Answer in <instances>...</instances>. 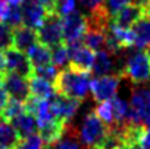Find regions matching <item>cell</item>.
Here are the masks:
<instances>
[{
  "instance_id": "obj_1",
  "label": "cell",
  "mask_w": 150,
  "mask_h": 149,
  "mask_svg": "<svg viewBox=\"0 0 150 149\" xmlns=\"http://www.w3.org/2000/svg\"><path fill=\"white\" fill-rule=\"evenodd\" d=\"M91 81L92 79L90 77V73L75 70L67 66L58 71V75L53 82V86L57 94L83 100L90 91Z\"/></svg>"
},
{
  "instance_id": "obj_2",
  "label": "cell",
  "mask_w": 150,
  "mask_h": 149,
  "mask_svg": "<svg viewBox=\"0 0 150 149\" xmlns=\"http://www.w3.org/2000/svg\"><path fill=\"white\" fill-rule=\"evenodd\" d=\"M109 132V127L95 114V111L90 112L84 118L80 128V141L86 147L99 148L103 140Z\"/></svg>"
},
{
  "instance_id": "obj_3",
  "label": "cell",
  "mask_w": 150,
  "mask_h": 149,
  "mask_svg": "<svg viewBox=\"0 0 150 149\" xmlns=\"http://www.w3.org/2000/svg\"><path fill=\"white\" fill-rule=\"evenodd\" d=\"M37 40L40 44L53 49L57 45L63 44L62 17L59 13H47L42 25L37 29Z\"/></svg>"
},
{
  "instance_id": "obj_4",
  "label": "cell",
  "mask_w": 150,
  "mask_h": 149,
  "mask_svg": "<svg viewBox=\"0 0 150 149\" xmlns=\"http://www.w3.org/2000/svg\"><path fill=\"white\" fill-rule=\"evenodd\" d=\"M128 123L150 127V90L145 87L136 89L132 94Z\"/></svg>"
},
{
  "instance_id": "obj_5",
  "label": "cell",
  "mask_w": 150,
  "mask_h": 149,
  "mask_svg": "<svg viewBox=\"0 0 150 149\" xmlns=\"http://www.w3.org/2000/svg\"><path fill=\"white\" fill-rule=\"evenodd\" d=\"M124 75L134 84L145 83L150 79V54L148 50H138L128 58Z\"/></svg>"
},
{
  "instance_id": "obj_6",
  "label": "cell",
  "mask_w": 150,
  "mask_h": 149,
  "mask_svg": "<svg viewBox=\"0 0 150 149\" xmlns=\"http://www.w3.org/2000/svg\"><path fill=\"white\" fill-rule=\"evenodd\" d=\"M88 28L87 16H84L80 11L75 9L69 15L62 17V32L63 42L66 45H71L75 42H82L86 31Z\"/></svg>"
},
{
  "instance_id": "obj_7",
  "label": "cell",
  "mask_w": 150,
  "mask_h": 149,
  "mask_svg": "<svg viewBox=\"0 0 150 149\" xmlns=\"http://www.w3.org/2000/svg\"><path fill=\"white\" fill-rule=\"evenodd\" d=\"M120 81H121V74H107V75L92 79L90 90L92 92L93 99L100 103L115 98L117 94Z\"/></svg>"
},
{
  "instance_id": "obj_8",
  "label": "cell",
  "mask_w": 150,
  "mask_h": 149,
  "mask_svg": "<svg viewBox=\"0 0 150 149\" xmlns=\"http://www.w3.org/2000/svg\"><path fill=\"white\" fill-rule=\"evenodd\" d=\"M4 58L7 71L16 73L24 77L25 79H30L34 75V67L26 53L20 52L13 46H9L4 49Z\"/></svg>"
},
{
  "instance_id": "obj_9",
  "label": "cell",
  "mask_w": 150,
  "mask_h": 149,
  "mask_svg": "<svg viewBox=\"0 0 150 149\" xmlns=\"http://www.w3.org/2000/svg\"><path fill=\"white\" fill-rule=\"evenodd\" d=\"M146 16V7L141 1L133 3L130 1L121 9L115 12L111 16V21L109 23L115 24L119 26H124V28H132L138 20Z\"/></svg>"
},
{
  "instance_id": "obj_10",
  "label": "cell",
  "mask_w": 150,
  "mask_h": 149,
  "mask_svg": "<svg viewBox=\"0 0 150 149\" xmlns=\"http://www.w3.org/2000/svg\"><path fill=\"white\" fill-rule=\"evenodd\" d=\"M3 81L5 90L8 92V96L12 99L20 100L25 103L30 98V90H29V81L24 77L18 75L12 71H7L4 75L0 77Z\"/></svg>"
},
{
  "instance_id": "obj_11",
  "label": "cell",
  "mask_w": 150,
  "mask_h": 149,
  "mask_svg": "<svg viewBox=\"0 0 150 149\" xmlns=\"http://www.w3.org/2000/svg\"><path fill=\"white\" fill-rule=\"evenodd\" d=\"M70 50V63L67 66L79 71L90 73L95 60V53L92 49L83 45V42H75L67 45Z\"/></svg>"
},
{
  "instance_id": "obj_12",
  "label": "cell",
  "mask_w": 150,
  "mask_h": 149,
  "mask_svg": "<svg viewBox=\"0 0 150 149\" xmlns=\"http://www.w3.org/2000/svg\"><path fill=\"white\" fill-rule=\"evenodd\" d=\"M50 102H52L55 116L59 120L65 121V123H67L69 120H71L74 118L78 108L82 104L80 99L65 96V95H61V94H55L53 98H50Z\"/></svg>"
},
{
  "instance_id": "obj_13",
  "label": "cell",
  "mask_w": 150,
  "mask_h": 149,
  "mask_svg": "<svg viewBox=\"0 0 150 149\" xmlns=\"http://www.w3.org/2000/svg\"><path fill=\"white\" fill-rule=\"evenodd\" d=\"M21 11H23V25L34 31H37L42 25L47 15L46 9L36 0H24L21 3Z\"/></svg>"
},
{
  "instance_id": "obj_14",
  "label": "cell",
  "mask_w": 150,
  "mask_h": 149,
  "mask_svg": "<svg viewBox=\"0 0 150 149\" xmlns=\"http://www.w3.org/2000/svg\"><path fill=\"white\" fill-rule=\"evenodd\" d=\"M67 123L62 120H50L46 123L38 124V135L45 147L54 144L65 135Z\"/></svg>"
},
{
  "instance_id": "obj_15",
  "label": "cell",
  "mask_w": 150,
  "mask_h": 149,
  "mask_svg": "<svg viewBox=\"0 0 150 149\" xmlns=\"http://www.w3.org/2000/svg\"><path fill=\"white\" fill-rule=\"evenodd\" d=\"M37 32L25 25H20L12 29V46L20 52L26 53L29 48L37 44Z\"/></svg>"
},
{
  "instance_id": "obj_16",
  "label": "cell",
  "mask_w": 150,
  "mask_h": 149,
  "mask_svg": "<svg viewBox=\"0 0 150 149\" xmlns=\"http://www.w3.org/2000/svg\"><path fill=\"white\" fill-rule=\"evenodd\" d=\"M23 137L18 135L16 128L0 118V149H18Z\"/></svg>"
},
{
  "instance_id": "obj_17",
  "label": "cell",
  "mask_w": 150,
  "mask_h": 149,
  "mask_svg": "<svg viewBox=\"0 0 150 149\" xmlns=\"http://www.w3.org/2000/svg\"><path fill=\"white\" fill-rule=\"evenodd\" d=\"M13 127L16 128V131L18 132L21 137H28L30 135H34L36 131L38 129V123H37V119L33 114L28 112V111H24L21 112L18 116H16L15 119L9 121Z\"/></svg>"
},
{
  "instance_id": "obj_18",
  "label": "cell",
  "mask_w": 150,
  "mask_h": 149,
  "mask_svg": "<svg viewBox=\"0 0 150 149\" xmlns=\"http://www.w3.org/2000/svg\"><path fill=\"white\" fill-rule=\"evenodd\" d=\"M29 81V90H30V96H34L37 99H50L57 92L52 82L42 79L37 75H33Z\"/></svg>"
},
{
  "instance_id": "obj_19",
  "label": "cell",
  "mask_w": 150,
  "mask_h": 149,
  "mask_svg": "<svg viewBox=\"0 0 150 149\" xmlns=\"http://www.w3.org/2000/svg\"><path fill=\"white\" fill-rule=\"evenodd\" d=\"M26 54H28L33 67H38V66H45L52 63V49L40 44V42H37L32 48H29Z\"/></svg>"
},
{
  "instance_id": "obj_20",
  "label": "cell",
  "mask_w": 150,
  "mask_h": 149,
  "mask_svg": "<svg viewBox=\"0 0 150 149\" xmlns=\"http://www.w3.org/2000/svg\"><path fill=\"white\" fill-rule=\"evenodd\" d=\"M134 33V46L144 49L150 45V18L142 17L132 26Z\"/></svg>"
},
{
  "instance_id": "obj_21",
  "label": "cell",
  "mask_w": 150,
  "mask_h": 149,
  "mask_svg": "<svg viewBox=\"0 0 150 149\" xmlns=\"http://www.w3.org/2000/svg\"><path fill=\"white\" fill-rule=\"evenodd\" d=\"M82 42L83 45L92 49L93 52H99L105 45V29L88 26L82 38Z\"/></svg>"
},
{
  "instance_id": "obj_22",
  "label": "cell",
  "mask_w": 150,
  "mask_h": 149,
  "mask_svg": "<svg viewBox=\"0 0 150 149\" xmlns=\"http://www.w3.org/2000/svg\"><path fill=\"white\" fill-rule=\"evenodd\" d=\"M112 67H113V62L111 58V53L108 50H99L95 54V60H93L92 65V73L96 77H103L111 73Z\"/></svg>"
},
{
  "instance_id": "obj_23",
  "label": "cell",
  "mask_w": 150,
  "mask_h": 149,
  "mask_svg": "<svg viewBox=\"0 0 150 149\" xmlns=\"http://www.w3.org/2000/svg\"><path fill=\"white\" fill-rule=\"evenodd\" d=\"M47 149H80V144L78 143V133L71 127H66L65 135L54 144L46 147Z\"/></svg>"
},
{
  "instance_id": "obj_24",
  "label": "cell",
  "mask_w": 150,
  "mask_h": 149,
  "mask_svg": "<svg viewBox=\"0 0 150 149\" xmlns=\"http://www.w3.org/2000/svg\"><path fill=\"white\" fill-rule=\"evenodd\" d=\"M112 107H113V126H121V124L128 121V115H129V104L124 99L120 98H112ZM112 126V127H113Z\"/></svg>"
},
{
  "instance_id": "obj_25",
  "label": "cell",
  "mask_w": 150,
  "mask_h": 149,
  "mask_svg": "<svg viewBox=\"0 0 150 149\" xmlns=\"http://www.w3.org/2000/svg\"><path fill=\"white\" fill-rule=\"evenodd\" d=\"M4 21L7 25H9L12 29L23 25V11H21V4H8L7 3V11L4 15Z\"/></svg>"
},
{
  "instance_id": "obj_26",
  "label": "cell",
  "mask_w": 150,
  "mask_h": 149,
  "mask_svg": "<svg viewBox=\"0 0 150 149\" xmlns=\"http://www.w3.org/2000/svg\"><path fill=\"white\" fill-rule=\"evenodd\" d=\"M52 63L55 67H65L70 63V50L65 42L52 49Z\"/></svg>"
},
{
  "instance_id": "obj_27",
  "label": "cell",
  "mask_w": 150,
  "mask_h": 149,
  "mask_svg": "<svg viewBox=\"0 0 150 149\" xmlns=\"http://www.w3.org/2000/svg\"><path fill=\"white\" fill-rule=\"evenodd\" d=\"M24 111H25V103L11 98V99H8V102H7V104H5L0 118L7 121H11L12 119H15L16 116H18L21 112H24Z\"/></svg>"
},
{
  "instance_id": "obj_28",
  "label": "cell",
  "mask_w": 150,
  "mask_h": 149,
  "mask_svg": "<svg viewBox=\"0 0 150 149\" xmlns=\"http://www.w3.org/2000/svg\"><path fill=\"white\" fill-rule=\"evenodd\" d=\"M95 114L107 124L108 127H112L115 124V119H113V107H112V102L109 100H104L100 102L98 104L95 110Z\"/></svg>"
},
{
  "instance_id": "obj_29",
  "label": "cell",
  "mask_w": 150,
  "mask_h": 149,
  "mask_svg": "<svg viewBox=\"0 0 150 149\" xmlns=\"http://www.w3.org/2000/svg\"><path fill=\"white\" fill-rule=\"evenodd\" d=\"M34 75L40 77V78H42V79H46V81H49L53 83L58 75V70L53 63H50V65L34 67Z\"/></svg>"
},
{
  "instance_id": "obj_30",
  "label": "cell",
  "mask_w": 150,
  "mask_h": 149,
  "mask_svg": "<svg viewBox=\"0 0 150 149\" xmlns=\"http://www.w3.org/2000/svg\"><path fill=\"white\" fill-rule=\"evenodd\" d=\"M12 46V28L1 21L0 23V49L4 50Z\"/></svg>"
},
{
  "instance_id": "obj_31",
  "label": "cell",
  "mask_w": 150,
  "mask_h": 149,
  "mask_svg": "<svg viewBox=\"0 0 150 149\" xmlns=\"http://www.w3.org/2000/svg\"><path fill=\"white\" fill-rule=\"evenodd\" d=\"M76 0H57V12L61 17L76 9Z\"/></svg>"
},
{
  "instance_id": "obj_32",
  "label": "cell",
  "mask_w": 150,
  "mask_h": 149,
  "mask_svg": "<svg viewBox=\"0 0 150 149\" xmlns=\"http://www.w3.org/2000/svg\"><path fill=\"white\" fill-rule=\"evenodd\" d=\"M137 143L141 145L144 149H150V127L142 126L138 133Z\"/></svg>"
},
{
  "instance_id": "obj_33",
  "label": "cell",
  "mask_w": 150,
  "mask_h": 149,
  "mask_svg": "<svg viewBox=\"0 0 150 149\" xmlns=\"http://www.w3.org/2000/svg\"><path fill=\"white\" fill-rule=\"evenodd\" d=\"M130 1H132V0H105L107 4H104V5H105L109 16H112L115 12H117L119 9H121L122 7H125L127 4H129Z\"/></svg>"
},
{
  "instance_id": "obj_34",
  "label": "cell",
  "mask_w": 150,
  "mask_h": 149,
  "mask_svg": "<svg viewBox=\"0 0 150 149\" xmlns=\"http://www.w3.org/2000/svg\"><path fill=\"white\" fill-rule=\"evenodd\" d=\"M76 1L79 3L82 7H84L86 9L92 12V11H96V9H99V8L104 7V1H105V0H76Z\"/></svg>"
},
{
  "instance_id": "obj_35",
  "label": "cell",
  "mask_w": 150,
  "mask_h": 149,
  "mask_svg": "<svg viewBox=\"0 0 150 149\" xmlns=\"http://www.w3.org/2000/svg\"><path fill=\"white\" fill-rule=\"evenodd\" d=\"M36 1L38 3V4H41L42 7L46 9L47 13L57 12V0H36Z\"/></svg>"
},
{
  "instance_id": "obj_36",
  "label": "cell",
  "mask_w": 150,
  "mask_h": 149,
  "mask_svg": "<svg viewBox=\"0 0 150 149\" xmlns=\"http://www.w3.org/2000/svg\"><path fill=\"white\" fill-rule=\"evenodd\" d=\"M7 102H8V92H7V90H5L4 84H3L1 78H0V116H1V112H3V110H4Z\"/></svg>"
},
{
  "instance_id": "obj_37",
  "label": "cell",
  "mask_w": 150,
  "mask_h": 149,
  "mask_svg": "<svg viewBox=\"0 0 150 149\" xmlns=\"http://www.w3.org/2000/svg\"><path fill=\"white\" fill-rule=\"evenodd\" d=\"M5 11H7V1L5 0H0V23L4 20Z\"/></svg>"
},
{
  "instance_id": "obj_38",
  "label": "cell",
  "mask_w": 150,
  "mask_h": 149,
  "mask_svg": "<svg viewBox=\"0 0 150 149\" xmlns=\"http://www.w3.org/2000/svg\"><path fill=\"white\" fill-rule=\"evenodd\" d=\"M125 149H144L142 147H141L138 143H134V144H129V145H127V147H124Z\"/></svg>"
},
{
  "instance_id": "obj_39",
  "label": "cell",
  "mask_w": 150,
  "mask_h": 149,
  "mask_svg": "<svg viewBox=\"0 0 150 149\" xmlns=\"http://www.w3.org/2000/svg\"><path fill=\"white\" fill-rule=\"evenodd\" d=\"M146 17L150 18V5H148V7H146Z\"/></svg>"
},
{
  "instance_id": "obj_40",
  "label": "cell",
  "mask_w": 150,
  "mask_h": 149,
  "mask_svg": "<svg viewBox=\"0 0 150 149\" xmlns=\"http://www.w3.org/2000/svg\"><path fill=\"white\" fill-rule=\"evenodd\" d=\"M141 3H142V4L145 5V7H148V5H150V0H142Z\"/></svg>"
},
{
  "instance_id": "obj_41",
  "label": "cell",
  "mask_w": 150,
  "mask_h": 149,
  "mask_svg": "<svg viewBox=\"0 0 150 149\" xmlns=\"http://www.w3.org/2000/svg\"><path fill=\"white\" fill-rule=\"evenodd\" d=\"M87 149H99V148H96V147H88Z\"/></svg>"
},
{
  "instance_id": "obj_42",
  "label": "cell",
  "mask_w": 150,
  "mask_h": 149,
  "mask_svg": "<svg viewBox=\"0 0 150 149\" xmlns=\"http://www.w3.org/2000/svg\"><path fill=\"white\" fill-rule=\"evenodd\" d=\"M116 149H125L124 147H122V145H121V147H119V148H116Z\"/></svg>"
}]
</instances>
